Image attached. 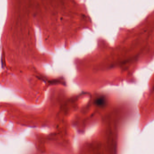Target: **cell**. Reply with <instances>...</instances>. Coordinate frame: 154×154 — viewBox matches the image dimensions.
<instances>
[{
	"mask_svg": "<svg viewBox=\"0 0 154 154\" xmlns=\"http://www.w3.org/2000/svg\"><path fill=\"white\" fill-rule=\"evenodd\" d=\"M105 103H106L105 99L104 97H100L96 99L95 102V103L96 104V105L100 107L104 106L105 105Z\"/></svg>",
	"mask_w": 154,
	"mask_h": 154,
	"instance_id": "cell-1",
	"label": "cell"
}]
</instances>
